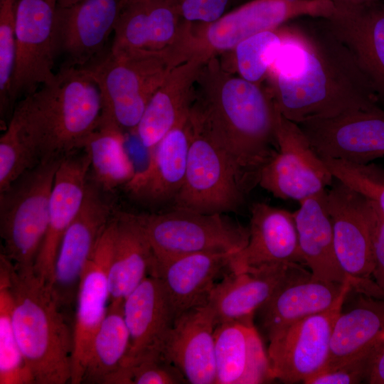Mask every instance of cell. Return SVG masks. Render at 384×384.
<instances>
[{"label":"cell","mask_w":384,"mask_h":384,"mask_svg":"<svg viewBox=\"0 0 384 384\" xmlns=\"http://www.w3.org/2000/svg\"><path fill=\"white\" fill-rule=\"evenodd\" d=\"M60 160L41 162L0 192L3 253L14 265L33 267L45 237Z\"/></svg>","instance_id":"obj_6"},{"label":"cell","mask_w":384,"mask_h":384,"mask_svg":"<svg viewBox=\"0 0 384 384\" xmlns=\"http://www.w3.org/2000/svg\"><path fill=\"white\" fill-rule=\"evenodd\" d=\"M191 109L230 156L247 193L277 149L278 109L270 88L235 75L213 56L201 67Z\"/></svg>","instance_id":"obj_2"},{"label":"cell","mask_w":384,"mask_h":384,"mask_svg":"<svg viewBox=\"0 0 384 384\" xmlns=\"http://www.w3.org/2000/svg\"><path fill=\"white\" fill-rule=\"evenodd\" d=\"M346 296L330 309L298 320L269 339L267 356L272 380L304 383L324 369L333 329Z\"/></svg>","instance_id":"obj_13"},{"label":"cell","mask_w":384,"mask_h":384,"mask_svg":"<svg viewBox=\"0 0 384 384\" xmlns=\"http://www.w3.org/2000/svg\"><path fill=\"white\" fill-rule=\"evenodd\" d=\"M188 45L161 51L104 52L85 66L97 83L102 119L135 131L150 99L178 65L193 55Z\"/></svg>","instance_id":"obj_5"},{"label":"cell","mask_w":384,"mask_h":384,"mask_svg":"<svg viewBox=\"0 0 384 384\" xmlns=\"http://www.w3.org/2000/svg\"><path fill=\"white\" fill-rule=\"evenodd\" d=\"M192 24L171 0H132L122 6L112 51H161L188 45Z\"/></svg>","instance_id":"obj_16"},{"label":"cell","mask_w":384,"mask_h":384,"mask_svg":"<svg viewBox=\"0 0 384 384\" xmlns=\"http://www.w3.org/2000/svg\"><path fill=\"white\" fill-rule=\"evenodd\" d=\"M188 383L182 373L164 357L150 358L121 368L106 384H178Z\"/></svg>","instance_id":"obj_40"},{"label":"cell","mask_w":384,"mask_h":384,"mask_svg":"<svg viewBox=\"0 0 384 384\" xmlns=\"http://www.w3.org/2000/svg\"><path fill=\"white\" fill-rule=\"evenodd\" d=\"M337 1L353 3V4H366V3L380 1L383 0H337Z\"/></svg>","instance_id":"obj_46"},{"label":"cell","mask_w":384,"mask_h":384,"mask_svg":"<svg viewBox=\"0 0 384 384\" xmlns=\"http://www.w3.org/2000/svg\"><path fill=\"white\" fill-rule=\"evenodd\" d=\"M302 266L293 263L230 271L215 285L208 302L217 325L253 322L257 311Z\"/></svg>","instance_id":"obj_27"},{"label":"cell","mask_w":384,"mask_h":384,"mask_svg":"<svg viewBox=\"0 0 384 384\" xmlns=\"http://www.w3.org/2000/svg\"><path fill=\"white\" fill-rule=\"evenodd\" d=\"M297 22L258 33L240 42L232 50L235 69L245 80L261 84L284 44L294 37Z\"/></svg>","instance_id":"obj_36"},{"label":"cell","mask_w":384,"mask_h":384,"mask_svg":"<svg viewBox=\"0 0 384 384\" xmlns=\"http://www.w3.org/2000/svg\"><path fill=\"white\" fill-rule=\"evenodd\" d=\"M334 178L375 202L384 213V169L321 157Z\"/></svg>","instance_id":"obj_39"},{"label":"cell","mask_w":384,"mask_h":384,"mask_svg":"<svg viewBox=\"0 0 384 384\" xmlns=\"http://www.w3.org/2000/svg\"><path fill=\"white\" fill-rule=\"evenodd\" d=\"M102 191L87 183L81 208L61 240L48 284L67 316L75 306L81 278L97 242L114 215Z\"/></svg>","instance_id":"obj_11"},{"label":"cell","mask_w":384,"mask_h":384,"mask_svg":"<svg viewBox=\"0 0 384 384\" xmlns=\"http://www.w3.org/2000/svg\"><path fill=\"white\" fill-rule=\"evenodd\" d=\"M123 303H109L107 314L92 340L82 383H105L122 367L129 347Z\"/></svg>","instance_id":"obj_34"},{"label":"cell","mask_w":384,"mask_h":384,"mask_svg":"<svg viewBox=\"0 0 384 384\" xmlns=\"http://www.w3.org/2000/svg\"><path fill=\"white\" fill-rule=\"evenodd\" d=\"M366 208L370 224L374 259L372 277L384 292V213L375 202L367 198Z\"/></svg>","instance_id":"obj_43"},{"label":"cell","mask_w":384,"mask_h":384,"mask_svg":"<svg viewBox=\"0 0 384 384\" xmlns=\"http://www.w3.org/2000/svg\"><path fill=\"white\" fill-rule=\"evenodd\" d=\"M334 1V13L324 19L354 55L384 107V2Z\"/></svg>","instance_id":"obj_18"},{"label":"cell","mask_w":384,"mask_h":384,"mask_svg":"<svg viewBox=\"0 0 384 384\" xmlns=\"http://www.w3.org/2000/svg\"><path fill=\"white\" fill-rule=\"evenodd\" d=\"M80 0H58V6L64 7L70 6Z\"/></svg>","instance_id":"obj_45"},{"label":"cell","mask_w":384,"mask_h":384,"mask_svg":"<svg viewBox=\"0 0 384 384\" xmlns=\"http://www.w3.org/2000/svg\"><path fill=\"white\" fill-rule=\"evenodd\" d=\"M191 137L190 110L151 151L147 166L124 186L129 196L149 206L172 203L184 181Z\"/></svg>","instance_id":"obj_24"},{"label":"cell","mask_w":384,"mask_h":384,"mask_svg":"<svg viewBox=\"0 0 384 384\" xmlns=\"http://www.w3.org/2000/svg\"><path fill=\"white\" fill-rule=\"evenodd\" d=\"M326 191L299 202V207L293 212L304 264L315 279L341 284L350 282L355 290L378 297L382 291L373 279H353L338 263Z\"/></svg>","instance_id":"obj_21"},{"label":"cell","mask_w":384,"mask_h":384,"mask_svg":"<svg viewBox=\"0 0 384 384\" xmlns=\"http://www.w3.org/2000/svg\"><path fill=\"white\" fill-rule=\"evenodd\" d=\"M115 214L100 237L80 283L73 324L70 383L82 382L92 340L104 319L110 302L108 271L115 236Z\"/></svg>","instance_id":"obj_15"},{"label":"cell","mask_w":384,"mask_h":384,"mask_svg":"<svg viewBox=\"0 0 384 384\" xmlns=\"http://www.w3.org/2000/svg\"><path fill=\"white\" fill-rule=\"evenodd\" d=\"M248 230L247 243L235 254L231 270L293 263L304 265L293 213L255 203L250 209Z\"/></svg>","instance_id":"obj_26"},{"label":"cell","mask_w":384,"mask_h":384,"mask_svg":"<svg viewBox=\"0 0 384 384\" xmlns=\"http://www.w3.org/2000/svg\"><path fill=\"white\" fill-rule=\"evenodd\" d=\"M18 0H0V117L4 129L14 112L11 91L16 58Z\"/></svg>","instance_id":"obj_38"},{"label":"cell","mask_w":384,"mask_h":384,"mask_svg":"<svg viewBox=\"0 0 384 384\" xmlns=\"http://www.w3.org/2000/svg\"><path fill=\"white\" fill-rule=\"evenodd\" d=\"M326 201L340 266L353 279H370L374 259L366 198L335 179Z\"/></svg>","instance_id":"obj_17"},{"label":"cell","mask_w":384,"mask_h":384,"mask_svg":"<svg viewBox=\"0 0 384 384\" xmlns=\"http://www.w3.org/2000/svg\"><path fill=\"white\" fill-rule=\"evenodd\" d=\"M41 162L38 142L11 117L0 137V192Z\"/></svg>","instance_id":"obj_37"},{"label":"cell","mask_w":384,"mask_h":384,"mask_svg":"<svg viewBox=\"0 0 384 384\" xmlns=\"http://www.w3.org/2000/svg\"><path fill=\"white\" fill-rule=\"evenodd\" d=\"M123 132L113 122L101 118L82 148L90 156L94 183L105 192L124 186L137 172L126 151Z\"/></svg>","instance_id":"obj_33"},{"label":"cell","mask_w":384,"mask_h":384,"mask_svg":"<svg viewBox=\"0 0 384 384\" xmlns=\"http://www.w3.org/2000/svg\"><path fill=\"white\" fill-rule=\"evenodd\" d=\"M90 168V156L83 150L82 154L74 153L62 159L57 169L48 227L33 267L48 284L52 279L61 240L82 204Z\"/></svg>","instance_id":"obj_25"},{"label":"cell","mask_w":384,"mask_h":384,"mask_svg":"<svg viewBox=\"0 0 384 384\" xmlns=\"http://www.w3.org/2000/svg\"><path fill=\"white\" fill-rule=\"evenodd\" d=\"M321 157L368 164L384 156V107L297 123Z\"/></svg>","instance_id":"obj_14"},{"label":"cell","mask_w":384,"mask_h":384,"mask_svg":"<svg viewBox=\"0 0 384 384\" xmlns=\"http://www.w3.org/2000/svg\"><path fill=\"white\" fill-rule=\"evenodd\" d=\"M215 384H252L272 380L261 337L253 322H226L214 333Z\"/></svg>","instance_id":"obj_30"},{"label":"cell","mask_w":384,"mask_h":384,"mask_svg":"<svg viewBox=\"0 0 384 384\" xmlns=\"http://www.w3.org/2000/svg\"><path fill=\"white\" fill-rule=\"evenodd\" d=\"M351 288L350 282L315 279L302 266L257 311L259 326L269 340L295 321L330 309Z\"/></svg>","instance_id":"obj_23"},{"label":"cell","mask_w":384,"mask_h":384,"mask_svg":"<svg viewBox=\"0 0 384 384\" xmlns=\"http://www.w3.org/2000/svg\"><path fill=\"white\" fill-rule=\"evenodd\" d=\"M378 352L370 353L336 367L323 370L306 380L305 384H355L366 382Z\"/></svg>","instance_id":"obj_41"},{"label":"cell","mask_w":384,"mask_h":384,"mask_svg":"<svg viewBox=\"0 0 384 384\" xmlns=\"http://www.w3.org/2000/svg\"><path fill=\"white\" fill-rule=\"evenodd\" d=\"M334 0H252L206 24H192L194 55L208 60L230 52L242 41L299 17L327 18Z\"/></svg>","instance_id":"obj_9"},{"label":"cell","mask_w":384,"mask_h":384,"mask_svg":"<svg viewBox=\"0 0 384 384\" xmlns=\"http://www.w3.org/2000/svg\"><path fill=\"white\" fill-rule=\"evenodd\" d=\"M123 310L129 334V347L121 368L164 357L174 316L159 278L147 276L126 297Z\"/></svg>","instance_id":"obj_22"},{"label":"cell","mask_w":384,"mask_h":384,"mask_svg":"<svg viewBox=\"0 0 384 384\" xmlns=\"http://www.w3.org/2000/svg\"><path fill=\"white\" fill-rule=\"evenodd\" d=\"M345 299L348 302V308L342 306L336 320L328 361L323 370L378 352L384 342V298L351 287Z\"/></svg>","instance_id":"obj_29"},{"label":"cell","mask_w":384,"mask_h":384,"mask_svg":"<svg viewBox=\"0 0 384 384\" xmlns=\"http://www.w3.org/2000/svg\"><path fill=\"white\" fill-rule=\"evenodd\" d=\"M15 336L36 384L70 382L73 329L48 284L33 267L9 260Z\"/></svg>","instance_id":"obj_4"},{"label":"cell","mask_w":384,"mask_h":384,"mask_svg":"<svg viewBox=\"0 0 384 384\" xmlns=\"http://www.w3.org/2000/svg\"><path fill=\"white\" fill-rule=\"evenodd\" d=\"M122 9V0H80L57 6L56 44L67 57L66 65L82 68L104 52Z\"/></svg>","instance_id":"obj_19"},{"label":"cell","mask_w":384,"mask_h":384,"mask_svg":"<svg viewBox=\"0 0 384 384\" xmlns=\"http://www.w3.org/2000/svg\"><path fill=\"white\" fill-rule=\"evenodd\" d=\"M366 383L384 384V342L375 355Z\"/></svg>","instance_id":"obj_44"},{"label":"cell","mask_w":384,"mask_h":384,"mask_svg":"<svg viewBox=\"0 0 384 384\" xmlns=\"http://www.w3.org/2000/svg\"><path fill=\"white\" fill-rule=\"evenodd\" d=\"M58 0H18L16 16V58L11 100L15 102L51 81L56 44Z\"/></svg>","instance_id":"obj_12"},{"label":"cell","mask_w":384,"mask_h":384,"mask_svg":"<svg viewBox=\"0 0 384 384\" xmlns=\"http://www.w3.org/2000/svg\"><path fill=\"white\" fill-rule=\"evenodd\" d=\"M9 260L0 255V384H36L18 346L13 324Z\"/></svg>","instance_id":"obj_35"},{"label":"cell","mask_w":384,"mask_h":384,"mask_svg":"<svg viewBox=\"0 0 384 384\" xmlns=\"http://www.w3.org/2000/svg\"><path fill=\"white\" fill-rule=\"evenodd\" d=\"M300 24L266 78L279 112L300 123L381 106L356 57L324 18L306 17Z\"/></svg>","instance_id":"obj_1"},{"label":"cell","mask_w":384,"mask_h":384,"mask_svg":"<svg viewBox=\"0 0 384 384\" xmlns=\"http://www.w3.org/2000/svg\"><path fill=\"white\" fill-rule=\"evenodd\" d=\"M235 254L198 252L164 260L154 258L151 274L161 280L174 322L187 311L208 304L215 285L231 271Z\"/></svg>","instance_id":"obj_20"},{"label":"cell","mask_w":384,"mask_h":384,"mask_svg":"<svg viewBox=\"0 0 384 384\" xmlns=\"http://www.w3.org/2000/svg\"><path fill=\"white\" fill-rule=\"evenodd\" d=\"M130 1H132V0H122V8L123 6H124L126 4H127Z\"/></svg>","instance_id":"obj_47"},{"label":"cell","mask_w":384,"mask_h":384,"mask_svg":"<svg viewBox=\"0 0 384 384\" xmlns=\"http://www.w3.org/2000/svg\"><path fill=\"white\" fill-rule=\"evenodd\" d=\"M115 236L108 271L110 302H124L149 274L154 255L138 224L129 213L116 212Z\"/></svg>","instance_id":"obj_32"},{"label":"cell","mask_w":384,"mask_h":384,"mask_svg":"<svg viewBox=\"0 0 384 384\" xmlns=\"http://www.w3.org/2000/svg\"><path fill=\"white\" fill-rule=\"evenodd\" d=\"M186 171L172 209L201 213L236 211L246 194L226 151L191 109Z\"/></svg>","instance_id":"obj_7"},{"label":"cell","mask_w":384,"mask_h":384,"mask_svg":"<svg viewBox=\"0 0 384 384\" xmlns=\"http://www.w3.org/2000/svg\"><path fill=\"white\" fill-rule=\"evenodd\" d=\"M216 326L208 304L187 311L174 322L163 356L182 373L188 383L215 384Z\"/></svg>","instance_id":"obj_28"},{"label":"cell","mask_w":384,"mask_h":384,"mask_svg":"<svg viewBox=\"0 0 384 384\" xmlns=\"http://www.w3.org/2000/svg\"><path fill=\"white\" fill-rule=\"evenodd\" d=\"M276 141V153L260 171V187L277 198L300 202L332 185L334 176L299 126L279 110Z\"/></svg>","instance_id":"obj_10"},{"label":"cell","mask_w":384,"mask_h":384,"mask_svg":"<svg viewBox=\"0 0 384 384\" xmlns=\"http://www.w3.org/2000/svg\"><path fill=\"white\" fill-rule=\"evenodd\" d=\"M205 60L193 55L178 65L150 99L134 131L149 151L189 113L196 82Z\"/></svg>","instance_id":"obj_31"},{"label":"cell","mask_w":384,"mask_h":384,"mask_svg":"<svg viewBox=\"0 0 384 384\" xmlns=\"http://www.w3.org/2000/svg\"><path fill=\"white\" fill-rule=\"evenodd\" d=\"M102 114L101 92L91 73L65 64L51 81L22 97L11 117L36 139L43 162L82 149Z\"/></svg>","instance_id":"obj_3"},{"label":"cell","mask_w":384,"mask_h":384,"mask_svg":"<svg viewBox=\"0 0 384 384\" xmlns=\"http://www.w3.org/2000/svg\"><path fill=\"white\" fill-rule=\"evenodd\" d=\"M181 18L191 24L213 22L225 14L231 0H171Z\"/></svg>","instance_id":"obj_42"},{"label":"cell","mask_w":384,"mask_h":384,"mask_svg":"<svg viewBox=\"0 0 384 384\" xmlns=\"http://www.w3.org/2000/svg\"><path fill=\"white\" fill-rule=\"evenodd\" d=\"M129 213L142 229L158 260L198 252L236 253L248 241V228L225 213L176 209L161 213Z\"/></svg>","instance_id":"obj_8"}]
</instances>
